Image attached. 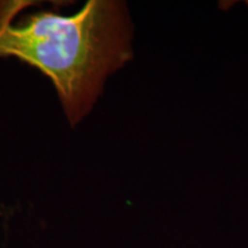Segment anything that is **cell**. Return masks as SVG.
<instances>
[{
    "instance_id": "obj_1",
    "label": "cell",
    "mask_w": 248,
    "mask_h": 248,
    "mask_svg": "<svg viewBox=\"0 0 248 248\" xmlns=\"http://www.w3.org/2000/svg\"><path fill=\"white\" fill-rule=\"evenodd\" d=\"M0 20V58L14 57L53 83L73 126L91 111L106 79L132 59L133 26L119 0H90L77 13Z\"/></svg>"
},
{
    "instance_id": "obj_2",
    "label": "cell",
    "mask_w": 248,
    "mask_h": 248,
    "mask_svg": "<svg viewBox=\"0 0 248 248\" xmlns=\"http://www.w3.org/2000/svg\"><path fill=\"white\" fill-rule=\"evenodd\" d=\"M247 6H248V1H247Z\"/></svg>"
}]
</instances>
